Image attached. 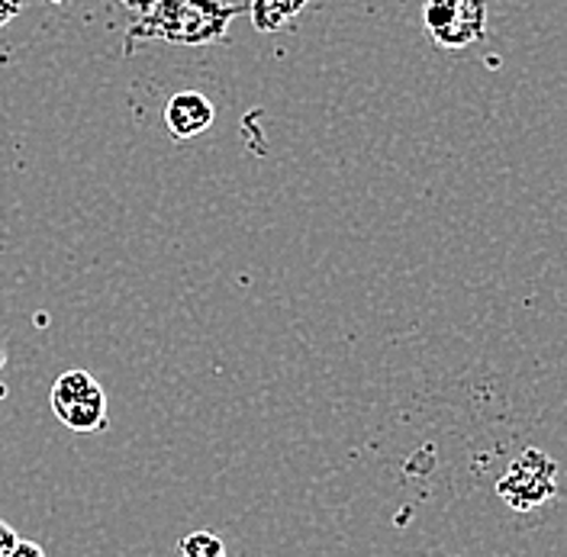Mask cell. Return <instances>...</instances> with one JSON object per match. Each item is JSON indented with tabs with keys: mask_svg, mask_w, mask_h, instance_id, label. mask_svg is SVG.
<instances>
[{
	"mask_svg": "<svg viewBox=\"0 0 567 557\" xmlns=\"http://www.w3.org/2000/svg\"><path fill=\"white\" fill-rule=\"evenodd\" d=\"M52 413L71 432H104L106 429V393L94 374L65 371L52 383Z\"/></svg>",
	"mask_w": 567,
	"mask_h": 557,
	"instance_id": "obj_2",
	"label": "cell"
},
{
	"mask_svg": "<svg viewBox=\"0 0 567 557\" xmlns=\"http://www.w3.org/2000/svg\"><path fill=\"white\" fill-rule=\"evenodd\" d=\"M52 3H69V0H52Z\"/></svg>",
	"mask_w": 567,
	"mask_h": 557,
	"instance_id": "obj_12",
	"label": "cell"
},
{
	"mask_svg": "<svg viewBox=\"0 0 567 557\" xmlns=\"http://www.w3.org/2000/svg\"><path fill=\"white\" fill-rule=\"evenodd\" d=\"M3 557H45V551L35 545V541H23V538H17V545L7 551Z\"/></svg>",
	"mask_w": 567,
	"mask_h": 557,
	"instance_id": "obj_8",
	"label": "cell"
},
{
	"mask_svg": "<svg viewBox=\"0 0 567 557\" xmlns=\"http://www.w3.org/2000/svg\"><path fill=\"white\" fill-rule=\"evenodd\" d=\"M13 545H17V532H13L10 525L0 519V557L7 555V551H10Z\"/></svg>",
	"mask_w": 567,
	"mask_h": 557,
	"instance_id": "obj_10",
	"label": "cell"
},
{
	"mask_svg": "<svg viewBox=\"0 0 567 557\" xmlns=\"http://www.w3.org/2000/svg\"><path fill=\"white\" fill-rule=\"evenodd\" d=\"M307 3L310 0H248L246 10L258 33H281L284 27L293 23V17H300Z\"/></svg>",
	"mask_w": 567,
	"mask_h": 557,
	"instance_id": "obj_6",
	"label": "cell"
},
{
	"mask_svg": "<svg viewBox=\"0 0 567 557\" xmlns=\"http://www.w3.org/2000/svg\"><path fill=\"white\" fill-rule=\"evenodd\" d=\"M499 496L519 509L529 513L535 506L548 503L558 489V464L542 452H526L509 464V471L499 481Z\"/></svg>",
	"mask_w": 567,
	"mask_h": 557,
	"instance_id": "obj_4",
	"label": "cell"
},
{
	"mask_svg": "<svg viewBox=\"0 0 567 557\" xmlns=\"http://www.w3.org/2000/svg\"><path fill=\"white\" fill-rule=\"evenodd\" d=\"M423 27L439 49H467L487 35V0H425Z\"/></svg>",
	"mask_w": 567,
	"mask_h": 557,
	"instance_id": "obj_3",
	"label": "cell"
},
{
	"mask_svg": "<svg viewBox=\"0 0 567 557\" xmlns=\"http://www.w3.org/2000/svg\"><path fill=\"white\" fill-rule=\"evenodd\" d=\"M20 10H23V0H0V30L7 23H13V17H20Z\"/></svg>",
	"mask_w": 567,
	"mask_h": 557,
	"instance_id": "obj_9",
	"label": "cell"
},
{
	"mask_svg": "<svg viewBox=\"0 0 567 557\" xmlns=\"http://www.w3.org/2000/svg\"><path fill=\"white\" fill-rule=\"evenodd\" d=\"M213 120H216V106L200 91H177V94H172V101L165 104V130L177 142L204 136L213 126Z\"/></svg>",
	"mask_w": 567,
	"mask_h": 557,
	"instance_id": "obj_5",
	"label": "cell"
},
{
	"mask_svg": "<svg viewBox=\"0 0 567 557\" xmlns=\"http://www.w3.org/2000/svg\"><path fill=\"white\" fill-rule=\"evenodd\" d=\"M120 3H126V7L133 10V17H136V13H142V10H145V7H148L152 0H120Z\"/></svg>",
	"mask_w": 567,
	"mask_h": 557,
	"instance_id": "obj_11",
	"label": "cell"
},
{
	"mask_svg": "<svg viewBox=\"0 0 567 557\" xmlns=\"http://www.w3.org/2000/svg\"><path fill=\"white\" fill-rule=\"evenodd\" d=\"M246 13V3L229 0H152L126 30V55L142 42L172 45H219L229 42V27Z\"/></svg>",
	"mask_w": 567,
	"mask_h": 557,
	"instance_id": "obj_1",
	"label": "cell"
},
{
	"mask_svg": "<svg viewBox=\"0 0 567 557\" xmlns=\"http://www.w3.org/2000/svg\"><path fill=\"white\" fill-rule=\"evenodd\" d=\"M181 557H226V545L216 532H190L181 541Z\"/></svg>",
	"mask_w": 567,
	"mask_h": 557,
	"instance_id": "obj_7",
	"label": "cell"
}]
</instances>
